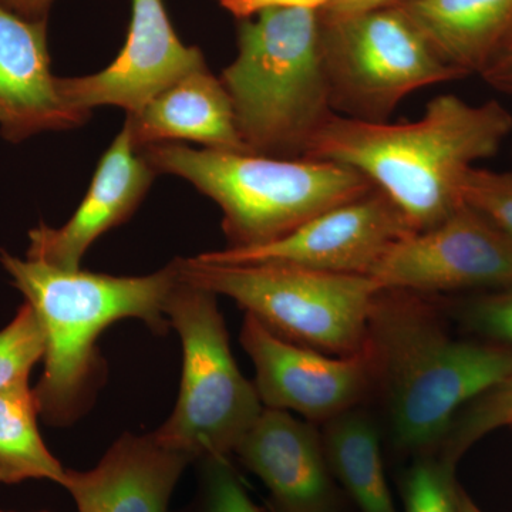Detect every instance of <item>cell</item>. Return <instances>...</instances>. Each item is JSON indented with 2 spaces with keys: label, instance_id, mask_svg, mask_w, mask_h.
<instances>
[{
  "label": "cell",
  "instance_id": "cell-1",
  "mask_svg": "<svg viewBox=\"0 0 512 512\" xmlns=\"http://www.w3.org/2000/svg\"><path fill=\"white\" fill-rule=\"evenodd\" d=\"M512 133L500 101L474 104L441 94L412 123L330 117L305 158L346 165L399 208L414 234L439 225L464 204L467 174L494 157Z\"/></svg>",
  "mask_w": 512,
  "mask_h": 512
},
{
  "label": "cell",
  "instance_id": "cell-2",
  "mask_svg": "<svg viewBox=\"0 0 512 512\" xmlns=\"http://www.w3.org/2000/svg\"><path fill=\"white\" fill-rule=\"evenodd\" d=\"M394 444L431 454L468 403L512 377V345L456 339L421 295L382 291L367 328Z\"/></svg>",
  "mask_w": 512,
  "mask_h": 512
},
{
  "label": "cell",
  "instance_id": "cell-3",
  "mask_svg": "<svg viewBox=\"0 0 512 512\" xmlns=\"http://www.w3.org/2000/svg\"><path fill=\"white\" fill-rule=\"evenodd\" d=\"M0 264L45 332V369L33 393L52 426L72 424L89 409L103 367L96 342L111 323L138 319L158 335L171 328L164 308L178 281L177 259L144 276L67 271L5 249Z\"/></svg>",
  "mask_w": 512,
  "mask_h": 512
},
{
  "label": "cell",
  "instance_id": "cell-4",
  "mask_svg": "<svg viewBox=\"0 0 512 512\" xmlns=\"http://www.w3.org/2000/svg\"><path fill=\"white\" fill-rule=\"evenodd\" d=\"M238 52L222 70L249 153L305 158L335 116L320 50L319 10L269 8L239 20Z\"/></svg>",
  "mask_w": 512,
  "mask_h": 512
},
{
  "label": "cell",
  "instance_id": "cell-5",
  "mask_svg": "<svg viewBox=\"0 0 512 512\" xmlns=\"http://www.w3.org/2000/svg\"><path fill=\"white\" fill-rule=\"evenodd\" d=\"M158 174L194 185L222 211L228 248H249L291 234L323 212L375 190L362 174L332 161L160 143L141 148Z\"/></svg>",
  "mask_w": 512,
  "mask_h": 512
},
{
  "label": "cell",
  "instance_id": "cell-6",
  "mask_svg": "<svg viewBox=\"0 0 512 512\" xmlns=\"http://www.w3.org/2000/svg\"><path fill=\"white\" fill-rule=\"evenodd\" d=\"M184 281L238 303L266 328L299 345L348 356L366 345L379 286L370 276L278 264L218 265L177 259Z\"/></svg>",
  "mask_w": 512,
  "mask_h": 512
},
{
  "label": "cell",
  "instance_id": "cell-7",
  "mask_svg": "<svg viewBox=\"0 0 512 512\" xmlns=\"http://www.w3.org/2000/svg\"><path fill=\"white\" fill-rule=\"evenodd\" d=\"M164 312L181 339L183 376L174 412L157 439L192 460H225L264 410L255 384L232 356L215 293L178 272Z\"/></svg>",
  "mask_w": 512,
  "mask_h": 512
},
{
  "label": "cell",
  "instance_id": "cell-8",
  "mask_svg": "<svg viewBox=\"0 0 512 512\" xmlns=\"http://www.w3.org/2000/svg\"><path fill=\"white\" fill-rule=\"evenodd\" d=\"M320 50L332 110L366 123H386L424 87L468 77L441 59L397 5L320 20Z\"/></svg>",
  "mask_w": 512,
  "mask_h": 512
},
{
  "label": "cell",
  "instance_id": "cell-9",
  "mask_svg": "<svg viewBox=\"0 0 512 512\" xmlns=\"http://www.w3.org/2000/svg\"><path fill=\"white\" fill-rule=\"evenodd\" d=\"M380 291L512 288V238L464 202L436 227L400 239L373 266Z\"/></svg>",
  "mask_w": 512,
  "mask_h": 512
},
{
  "label": "cell",
  "instance_id": "cell-10",
  "mask_svg": "<svg viewBox=\"0 0 512 512\" xmlns=\"http://www.w3.org/2000/svg\"><path fill=\"white\" fill-rule=\"evenodd\" d=\"M412 234L399 208L375 188L276 241L205 252L195 258L207 264H278L326 274L369 276L396 242Z\"/></svg>",
  "mask_w": 512,
  "mask_h": 512
},
{
  "label": "cell",
  "instance_id": "cell-11",
  "mask_svg": "<svg viewBox=\"0 0 512 512\" xmlns=\"http://www.w3.org/2000/svg\"><path fill=\"white\" fill-rule=\"evenodd\" d=\"M241 343L254 363L262 406L301 414L311 423H328L355 409L376 384L367 345L353 355H329L281 338L248 313Z\"/></svg>",
  "mask_w": 512,
  "mask_h": 512
},
{
  "label": "cell",
  "instance_id": "cell-12",
  "mask_svg": "<svg viewBox=\"0 0 512 512\" xmlns=\"http://www.w3.org/2000/svg\"><path fill=\"white\" fill-rule=\"evenodd\" d=\"M207 67L198 47L185 46L168 19L163 0H131L126 45L100 72L59 77L69 109L89 120L96 107L114 106L137 113L184 76Z\"/></svg>",
  "mask_w": 512,
  "mask_h": 512
},
{
  "label": "cell",
  "instance_id": "cell-13",
  "mask_svg": "<svg viewBox=\"0 0 512 512\" xmlns=\"http://www.w3.org/2000/svg\"><path fill=\"white\" fill-rule=\"evenodd\" d=\"M156 175L124 123L101 157L86 197L72 218L60 228L42 222L30 229L26 258L67 271L80 269L94 242L136 212Z\"/></svg>",
  "mask_w": 512,
  "mask_h": 512
},
{
  "label": "cell",
  "instance_id": "cell-14",
  "mask_svg": "<svg viewBox=\"0 0 512 512\" xmlns=\"http://www.w3.org/2000/svg\"><path fill=\"white\" fill-rule=\"evenodd\" d=\"M234 454L264 483L275 512H336L333 476L311 421L264 407Z\"/></svg>",
  "mask_w": 512,
  "mask_h": 512
},
{
  "label": "cell",
  "instance_id": "cell-15",
  "mask_svg": "<svg viewBox=\"0 0 512 512\" xmlns=\"http://www.w3.org/2000/svg\"><path fill=\"white\" fill-rule=\"evenodd\" d=\"M50 69L47 20L20 18L0 5V133L22 143L86 123L60 94Z\"/></svg>",
  "mask_w": 512,
  "mask_h": 512
},
{
  "label": "cell",
  "instance_id": "cell-16",
  "mask_svg": "<svg viewBox=\"0 0 512 512\" xmlns=\"http://www.w3.org/2000/svg\"><path fill=\"white\" fill-rule=\"evenodd\" d=\"M192 458L156 433H126L89 471L67 468L63 487L77 512H168L175 485Z\"/></svg>",
  "mask_w": 512,
  "mask_h": 512
},
{
  "label": "cell",
  "instance_id": "cell-17",
  "mask_svg": "<svg viewBox=\"0 0 512 512\" xmlns=\"http://www.w3.org/2000/svg\"><path fill=\"white\" fill-rule=\"evenodd\" d=\"M124 123L137 150L191 141L210 150L249 153L227 90L208 66L168 86L143 109L127 114Z\"/></svg>",
  "mask_w": 512,
  "mask_h": 512
},
{
  "label": "cell",
  "instance_id": "cell-18",
  "mask_svg": "<svg viewBox=\"0 0 512 512\" xmlns=\"http://www.w3.org/2000/svg\"><path fill=\"white\" fill-rule=\"evenodd\" d=\"M403 12L454 69L481 74L512 29V0H404Z\"/></svg>",
  "mask_w": 512,
  "mask_h": 512
},
{
  "label": "cell",
  "instance_id": "cell-19",
  "mask_svg": "<svg viewBox=\"0 0 512 512\" xmlns=\"http://www.w3.org/2000/svg\"><path fill=\"white\" fill-rule=\"evenodd\" d=\"M322 441L330 473L360 512H397L379 433L365 414L349 410L328 421Z\"/></svg>",
  "mask_w": 512,
  "mask_h": 512
},
{
  "label": "cell",
  "instance_id": "cell-20",
  "mask_svg": "<svg viewBox=\"0 0 512 512\" xmlns=\"http://www.w3.org/2000/svg\"><path fill=\"white\" fill-rule=\"evenodd\" d=\"M35 393L29 379L0 392V483L49 480L64 485L67 468L57 460L37 427Z\"/></svg>",
  "mask_w": 512,
  "mask_h": 512
},
{
  "label": "cell",
  "instance_id": "cell-21",
  "mask_svg": "<svg viewBox=\"0 0 512 512\" xmlns=\"http://www.w3.org/2000/svg\"><path fill=\"white\" fill-rule=\"evenodd\" d=\"M503 427L512 429V377L457 413L436 454L457 464L477 441Z\"/></svg>",
  "mask_w": 512,
  "mask_h": 512
},
{
  "label": "cell",
  "instance_id": "cell-22",
  "mask_svg": "<svg viewBox=\"0 0 512 512\" xmlns=\"http://www.w3.org/2000/svg\"><path fill=\"white\" fill-rule=\"evenodd\" d=\"M457 464L439 454H423L403 477L406 512H458Z\"/></svg>",
  "mask_w": 512,
  "mask_h": 512
},
{
  "label": "cell",
  "instance_id": "cell-23",
  "mask_svg": "<svg viewBox=\"0 0 512 512\" xmlns=\"http://www.w3.org/2000/svg\"><path fill=\"white\" fill-rule=\"evenodd\" d=\"M42 323L28 302L0 330V392L19 380L29 379L30 370L45 356Z\"/></svg>",
  "mask_w": 512,
  "mask_h": 512
},
{
  "label": "cell",
  "instance_id": "cell-24",
  "mask_svg": "<svg viewBox=\"0 0 512 512\" xmlns=\"http://www.w3.org/2000/svg\"><path fill=\"white\" fill-rule=\"evenodd\" d=\"M463 201L512 238V170L474 167L464 180Z\"/></svg>",
  "mask_w": 512,
  "mask_h": 512
},
{
  "label": "cell",
  "instance_id": "cell-25",
  "mask_svg": "<svg viewBox=\"0 0 512 512\" xmlns=\"http://www.w3.org/2000/svg\"><path fill=\"white\" fill-rule=\"evenodd\" d=\"M198 512H264L249 497L237 473L225 460H204Z\"/></svg>",
  "mask_w": 512,
  "mask_h": 512
},
{
  "label": "cell",
  "instance_id": "cell-26",
  "mask_svg": "<svg viewBox=\"0 0 512 512\" xmlns=\"http://www.w3.org/2000/svg\"><path fill=\"white\" fill-rule=\"evenodd\" d=\"M463 320L484 339L512 345V288L470 303L464 308Z\"/></svg>",
  "mask_w": 512,
  "mask_h": 512
},
{
  "label": "cell",
  "instance_id": "cell-27",
  "mask_svg": "<svg viewBox=\"0 0 512 512\" xmlns=\"http://www.w3.org/2000/svg\"><path fill=\"white\" fill-rule=\"evenodd\" d=\"M222 8L231 12L235 18L247 19L261 10L269 8H305L322 10L333 0H218Z\"/></svg>",
  "mask_w": 512,
  "mask_h": 512
},
{
  "label": "cell",
  "instance_id": "cell-28",
  "mask_svg": "<svg viewBox=\"0 0 512 512\" xmlns=\"http://www.w3.org/2000/svg\"><path fill=\"white\" fill-rule=\"evenodd\" d=\"M402 2L404 0H333L326 8L319 10V16L323 22H335L369 10L396 6Z\"/></svg>",
  "mask_w": 512,
  "mask_h": 512
},
{
  "label": "cell",
  "instance_id": "cell-29",
  "mask_svg": "<svg viewBox=\"0 0 512 512\" xmlns=\"http://www.w3.org/2000/svg\"><path fill=\"white\" fill-rule=\"evenodd\" d=\"M488 86L512 97V56L498 57L480 74Z\"/></svg>",
  "mask_w": 512,
  "mask_h": 512
},
{
  "label": "cell",
  "instance_id": "cell-30",
  "mask_svg": "<svg viewBox=\"0 0 512 512\" xmlns=\"http://www.w3.org/2000/svg\"><path fill=\"white\" fill-rule=\"evenodd\" d=\"M53 2L55 0H0V5L23 19L47 20Z\"/></svg>",
  "mask_w": 512,
  "mask_h": 512
},
{
  "label": "cell",
  "instance_id": "cell-31",
  "mask_svg": "<svg viewBox=\"0 0 512 512\" xmlns=\"http://www.w3.org/2000/svg\"><path fill=\"white\" fill-rule=\"evenodd\" d=\"M457 508L458 512H484L461 487H458Z\"/></svg>",
  "mask_w": 512,
  "mask_h": 512
},
{
  "label": "cell",
  "instance_id": "cell-32",
  "mask_svg": "<svg viewBox=\"0 0 512 512\" xmlns=\"http://www.w3.org/2000/svg\"><path fill=\"white\" fill-rule=\"evenodd\" d=\"M505 56H512V29L510 30V33H508L507 37H505L503 45H501L500 50H498L495 59Z\"/></svg>",
  "mask_w": 512,
  "mask_h": 512
},
{
  "label": "cell",
  "instance_id": "cell-33",
  "mask_svg": "<svg viewBox=\"0 0 512 512\" xmlns=\"http://www.w3.org/2000/svg\"><path fill=\"white\" fill-rule=\"evenodd\" d=\"M0 512H12V511H2V510H0ZM42 512H47V511H42Z\"/></svg>",
  "mask_w": 512,
  "mask_h": 512
}]
</instances>
